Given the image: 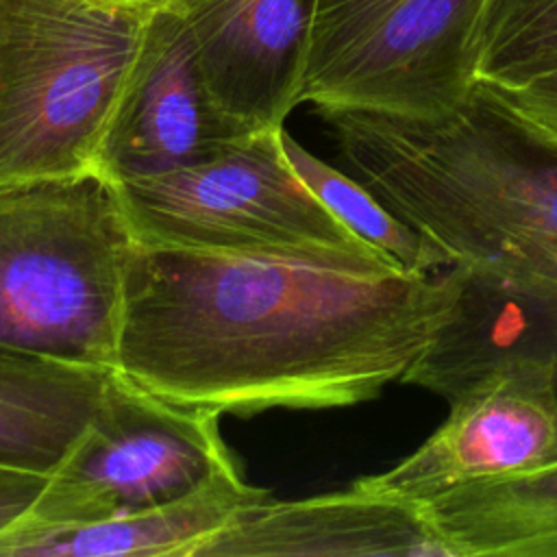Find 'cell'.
<instances>
[{
    "label": "cell",
    "instance_id": "6da1fadb",
    "mask_svg": "<svg viewBox=\"0 0 557 557\" xmlns=\"http://www.w3.org/2000/svg\"><path fill=\"white\" fill-rule=\"evenodd\" d=\"M459 289L455 265L383 252L281 257L135 244L117 370L215 413L335 409L400 383Z\"/></svg>",
    "mask_w": 557,
    "mask_h": 557
},
{
    "label": "cell",
    "instance_id": "7a4b0ae2",
    "mask_svg": "<svg viewBox=\"0 0 557 557\" xmlns=\"http://www.w3.org/2000/svg\"><path fill=\"white\" fill-rule=\"evenodd\" d=\"M320 115L355 178L453 265L557 283V141L485 83L437 117Z\"/></svg>",
    "mask_w": 557,
    "mask_h": 557
},
{
    "label": "cell",
    "instance_id": "3957f363",
    "mask_svg": "<svg viewBox=\"0 0 557 557\" xmlns=\"http://www.w3.org/2000/svg\"><path fill=\"white\" fill-rule=\"evenodd\" d=\"M133 246L96 172L0 187V361L117 370Z\"/></svg>",
    "mask_w": 557,
    "mask_h": 557
},
{
    "label": "cell",
    "instance_id": "277c9868",
    "mask_svg": "<svg viewBox=\"0 0 557 557\" xmlns=\"http://www.w3.org/2000/svg\"><path fill=\"white\" fill-rule=\"evenodd\" d=\"M148 4L0 0V187L98 174Z\"/></svg>",
    "mask_w": 557,
    "mask_h": 557
},
{
    "label": "cell",
    "instance_id": "5b68a950",
    "mask_svg": "<svg viewBox=\"0 0 557 557\" xmlns=\"http://www.w3.org/2000/svg\"><path fill=\"white\" fill-rule=\"evenodd\" d=\"M283 133H248L200 163L113 183L135 244L281 257L381 252L298 176Z\"/></svg>",
    "mask_w": 557,
    "mask_h": 557
},
{
    "label": "cell",
    "instance_id": "8992f818",
    "mask_svg": "<svg viewBox=\"0 0 557 557\" xmlns=\"http://www.w3.org/2000/svg\"><path fill=\"white\" fill-rule=\"evenodd\" d=\"M490 0H318L300 102L437 117L479 81Z\"/></svg>",
    "mask_w": 557,
    "mask_h": 557
},
{
    "label": "cell",
    "instance_id": "52a82bcc",
    "mask_svg": "<svg viewBox=\"0 0 557 557\" xmlns=\"http://www.w3.org/2000/svg\"><path fill=\"white\" fill-rule=\"evenodd\" d=\"M235 463L220 413L161 398L113 370L87 426L9 531L76 527L154 507Z\"/></svg>",
    "mask_w": 557,
    "mask_h": 557
},
{
    "label": "cell",
    "instance_id": "ba28073f",
    "mask_svg": "<svg viewBox=\"0 0 557 557\" xmlns=\"http://www.w3.org/2000/svg\"><path fill=\"white\" fill-rule=\"evenodd\" d=\"M446 420L400 463L355 483L422 503L472 481L531 474L557 463V379L548 363H494L448 400Z\"/></svg>",
    "mask_w": 557,
    "mask_h": 557
},
{
    "label": "cell",
    "instance_id": "9c48e42d",
    "mask_svg": "<svg viewBox=\"0 0 557 557\" xmlns=\"http://www.w3.org/2000/svg\"><path fill=\"white\" fill-rule=\"evenodd\" d=\"M248 135L211 100L187 22L168 4H148L144 41L98 154L111 183L165 174L213 157Z\"/></svg>",
    "mask_w": 557,
    "mask_h": 557
},
{
    "label": "cell",
    "instance_id": "30bf717a",
    "mask_svg": "<svg viewBox=\"0 0 557 557\" xmlns=\"http://www.w3.org/2000/svg\"><path fill=\"white\" fill-rule=\"evenodd\" d=\"M168 4L189 26L220 113L242 133L281 128L296 104L318 0H128Z\"/></svg>",
    "mask_w": 557,
    "mask_h": 557
},
{
    "label": "cell",
    "instance_id": "8fae6325",
    "mask_svg": "<svg viewBox=\"0 0 557 557\" xmlns=\"http://www.w3.org/2000/svg\"><path fill=\"white\" fill-rule=\"evenodd\" d=\"M455 557L420 505L352 483L300 500H263L202 540L191 557Z\"/></svg>",
    "mask_w": 557,
    "mask_h": 557
},
{
    "label": "cell",
    "instance_id": "7c38bea8",
    "mask_svg": "<svg viewBox=\"0 0 557 557\" xmlns=\"http://www.w3.org/2000/svg\"><path fill=\"white\" fill-rule=\"evenodd\" d=\"M455 302L400 383L446 400L494 363L533 357L557 379V283L455 265Z\"/></svg>",
    "mask_w": 557,
    "mask_h": 557
},
{
    "label": "cell",
    "instance_id": "4fadbf2b",
    "mask_svg": "<svg viewBox=\"0 0 557 557\" xmlns=\"http://www.w3.org/2000/svg\"><path fill=\"white\" fill-rule=\"evenodd\" d=\"M268 498L272 494L250 485L235 463L154 507L76 527L4 531L0 557H191L202 540Z\"/></svg>",
    "mask_w": 557,
    "mask_h": 557
},
{
    "label": "cell",
    "instance_id": "5bb4252c",
    "mask_svg": "<svg viewBox=\"0 0 557 557\" xmlns=\"http://www.w3.org/2000/svg\"><path fill=\"white\" fill-rule=\"evenodd\" d=\"M416 505L455 557H557V463L472 481Z\"/></svg>",
    "mask_w": 557,
    "mask_h": 557
},
{
    "label": "cell",
    "instance_id": "9a60e30c",
    "mask_svg": "<svg viewBox=\"0 0 557 557\" xmlns=\"http://www.w3.org/2000/svg\"><path fill=\"white\" fill-rule=\"evenodd\" d=\"M109 374L0 361V466L50 474L87 426Z\"/></svg>",
    "mask_w": 557,
    "mask_h": 557
},
{
    "label": "cell",
    "instance_id": "2e32d148",
    "mask_svg": "<svg viewBox=\"0 0 557 557\" xmlns=\"http://www.w3.org/2000/svg\"><path fill=\"white\" fill-rule=\"evenodd\" d=\"M283 146L298 176L357 237L413 272H437L453 265L433 239L389 211L361 181L311 154L287 131Z\"/></svg>",
    "mask_w": 557,
    "mask_h": 557
},
{
    "label": "cell",
    "instance_id": "e0dca14e",
    "mask_svg": "<svg viewBox=\"0 0 557 557\" xmlns=\"http://www.w3.org/2000/svg\"><path fill=\"white\" fill-rule=\"evenodd\" d=\"M557 63V0H490L479 81L511 85Z\"/></svg>",
    "mask_w": 557,
    "mask_h": 557
},
{
    "label": "cell",
    "instance_id": "ac0fdd59",
    "mask_svg": "<svg viewBox=\"0 0 557 557\" xmlns=\"http://www.w3.org/2000/svg\"><path fill=\"white\" fill-rule=\"evenodd\" d=\"M485 85L527 124L557 141V63L511 85Z\"/></svg>",
    "mask_w": 557,
    "mask_h": 557
},
{
    "label": "cell",
    "instance_id": "d6986e66",
    "mask_svg": "<svg viewBox=\"0 0 557 557\" xmlns=\"http://www.w3.org/2000/svg\"><path fill=\"white\" fill-rule=\"evenodd\" d=\"M50 474L0 466V533L15 527L35 505Z\"/></svg>",
    "mask_w": 557,
    "mask_h": 557
}]
</instances>
